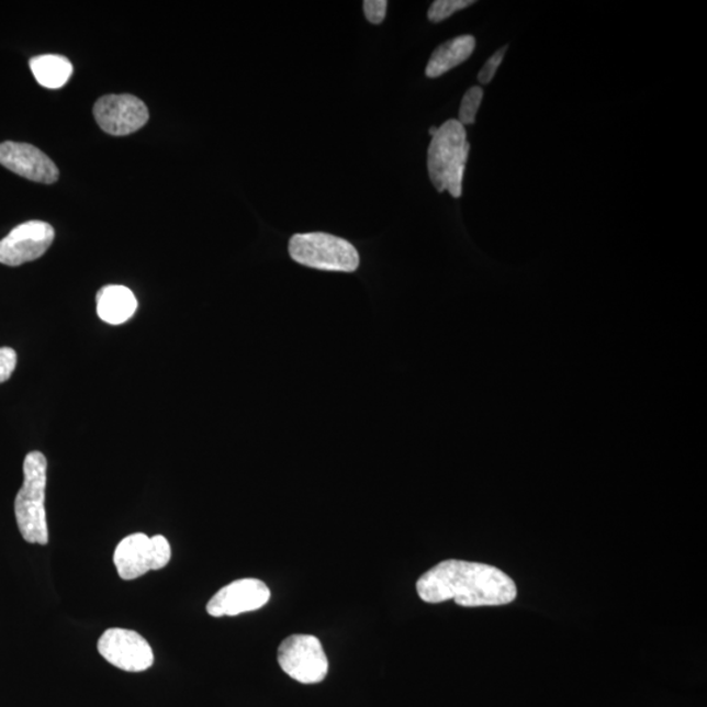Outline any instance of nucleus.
<instances>
[{"label": "nucleus", "instance_id": "4468645a", "mask_svg": "<svg viewBox=\"0 0 707 707\" xmlns=\"http://www.w3.org/2000/svg\"><path fill=\"white\" fill-rule=\"evenodd\" d=\"M30 66L38 83L49 90H58L64 87L72 74L70 60L63 56H54V54L32 58Z\"/></svg>", "mask_w": 707, "mask_h": 707}, {"label": "nucleus", "instance_id": "f03ea898", "mask_svg": "<svg viewBox=\"0 0 707 707\" xmlns=\"http://www.w3.org/2000/svg\"><path fill=\"white\" fill-rule=\"evenodd\" d=\"M469 149L465 127L458 120L438 127L427 153L428 175L438 192L447 190L453 199H460Z\"/></svg>", "mask_w": 707, "mask_h": 707}, {"label": "nucleus", "instance_id": "f3484780", "mask_svg": "<svg viewBox=\"0 0 707 707\" xmlns=\"http://www.w3.org/2000/svg\"><path fill=\"white\" fill-rule=\"evenodd\" d=\"M507 52V46L502 47L498 52L493 54L491 58H489L487 63L482 67L481 71L479 72V81L481 85H489L495 77L496 70H498V67L502 64L503 58H505V54Z\"/></svg>", "mask_w": 707, "mask_h": 707}, {"label": "nucleus", "instance_id": "2eb2a0df", "mask_svg": "<svg viewBox=\"0 0 707 707\" xmlns=\"http://www.w3.org/2000/svg\"><path fill=\"white\" fill-rule=\"evenodd\" d=\"M482 99H484V90L481 87L469 88L460 105L458 121L462 126L474 124Z\"/></svg>", "mask_w": 707, "mask_h": 707}, {"label": "nucleus", "instance_id": "f257e3e1", "mask_svg": "<svg viewBox=\"0 0 707 707\" xmlns=\"http://www.w3.org/2000/svg\"><path fill=\"white\" fill-rule=\"evenodd\" d=\"M426 603L453 601L460 607H498L518 596L515 582L498 568L486 563L447 560L428 570L417 582Z\"/></svg>", "mask_w": 707, "mask_h": 707}, {"label": "nucleus", "instance_id": "6ab92c4d", "mask_svg": "<svg viewBox=\"0 0 707 707\" xmlns=\"http://www.w3.org/2000/svg\"><path fill=\"white\" fill-rule=\"evenodd\" d=\"M18 364L16 351L11 348H0V384L7 382Z\"/></svg>", "mask_w": 707, "mask_h": 707}, {"label": "nucleus", "instance_id": "39448f33", "mask_svg": "<svg viewBox=\"0 0 707 707\" xmlns=\"http://www.w3.org/2000/svg\"><path fill=\"white\" fill-rule=\"evenodd\" d=\"M171 557V546L165 536L134 534L119 543L113 561L121 580L134 581L148 571L165 569Z\"/></svg>", "mask_w": 707, "mask_h": 707}, {"label": "nucleus", "instance_id": "20e7f679", "mask_svg": "<svg viewBox=\"0 0 707 707\" xmlns=\"http://www.w3.org/2000/svg\"><path fill=\"white\" fill-rule=\"evenodd\" d=\"M292 260L317 270L352 273L359 267L358 250L341 237L323 233L298 234L291 237Z\"/></svg>", "mask_w": 707, "mask_h": 707}, {"label": "nucleus", "instance_id": "9b49d317", "mask_svg": "<svg viewBox=\"0 0 707 707\" xmlns=\"http://www.w3.org/2000/svg\"><path fill=\"white\" fill-rule=\"evenodd\" d=\"M0 165L31 181L54 183L59 171L45 153L29 143H0Z\"/></svg>", "mask_w": 707, "mask_h": 707}, {"label": "nucleus", "instance_id": "6e6552de", "mask_svg": "<svg viewBox=\"0 0 707 707\" xmlns=\"http://www.w3.org/2000/svg\"><path fill=\"white\" fill-rule=\"evenodd\" d=\"M56 233L49 223L31 221L13 228L0 240V263L7 267L35 261L50 248Z\"/></svg>", "mask_w": 707, "mask_h": 707}, {"label": "nucleus", "instance_id": "7ed1b4c3", "mask_svg": "<svg viewBox=\"0 0 707 707\" xmlns=\"http://www.w3.org/2000/svg\"><path fill=\"white\" fill-rule=\"evenodd\" d=\"M47 461L44 453L33 451L24 459V482L15 498V516L20 534L30 543L46 546L47 529L45 491Z\"/></svg>", "mask_w": 707, "mask_h": 707}, {"label": "nucleus", "instance_id": "dca6fc26", "mask_svg": "<svg viewBox=\"0 0 707 707\" xmlns=\"http://www.w3.org/2000/svg\"><path fill=\"white\" fill-rule=\"evenodd\" d=\"M472 4H474L472 0H437L428 10L427 18L433 23H440Z\"/></svg>", "mask_w": 707, "mask_h": 707}, {"label": "nucleus", "instance_id": "423d86ee", "mask_svg": "<svg viewBox=\"0 0 707 707\" xmlns=\"http://www.w3.org/2000/svg\"><path fill=\"white\" fill-rule=\"evenodd\" d=\"M278 663L291 678L302 684H318L328 675L329 663L318 638L294 635L278 649Z\"/></svg>", "mask_w": 707, "mask_h": 707}, {"label": "nucleus", "instance_id": "1a4fd4ad", "mask_svg": "<svg viewBox=\"0 0 707 707\" xmlns=\"http://www.w3.org/2000/svg\"><path fill=\"white\" fill-rule=\"evenodd\" d=\"M93 115L98 125L115 137L138 132L149 119L147 105L133 94H108L99 99Z\"/></svg>", "mask_w": 707, "mask_h": 707}, {"label": "nucleus", "instance_id": "a211bd4d", "mask_svg": "<svg viewBox=\"0 0 707 707\" xmlns=\"http://www.w3.org/2000/svg\"><path fill=\"white\" fill-rule=\"evenodd\" d=\"M386 7H389L386 0H366L363 11L367 20L371 24H382L386 15Z\"/></svg>", "mask_w": 707, "mask_h": 707}, {"label": "nucleus", "instance_id": "9d476101", "mask_svg": "<svg viewBox=\"0 0 707 707\" xmlns=\"http://www.w3.org/2000/svg\"><path fill=\"white\" fill-rule=\"evenodd\" d=\"M270 601V590L260 580L246 577L227 584L207 603V614L213 617L237 616L261 609Z\"/></svg>", "mask_w": 707, "mask_h": 707}, {"label": "nucleus", "instance_id": "f8f14e48", "mask_svg": "<svg viewBox=\"0 0 707 707\" xmlns=\"http://www.w3.org/2000/svg\"><path fill=\"white\" fill-rule=\"evenodd\" d=\"M98 315L103 322L120 325L131 319L137 311V298L125 285L109 284L98 292Z\"/></svg>", "mask_w": 707, "mask_h": 707}, {"label": "nucleus", "instance_id": "ddd939ff", "mask_svg": "<svg viewBox=\"0 0 707 707\" xmlns=\"http://www.w3.org/2000/svg\"><path fill=\"white\" fill-rule=\"evenodd\" d=\"M475 47L473 36L464 35L454 37L435 49L426 67V77L439 78L454 67L465 63L472 56Z\"/></svg>", "mask_w": 707, "mask_h": 707}, {"label": "nucleus", "instance_id": "aec40b11", "mask_svg": "<svg viewBox=\"0 0 707 707\" xmlns=\"http://www.w3.org/2000/svg\"><path fill=\"white\" fill-rule=\"evenodd\" d=\"M437 132H438V127H431L430 132L428 133H430L431 137H434V135L437 134Z\"/></svg>", "mask_w": 707, "mask_h": 707}, {"label": "nucleus", "instance_id": "0eeeda50", "mask_svg": "<svg viewBox=\"0 0 707 707\" xmlns=\"http://www.w3.org/2000/svg\"><path fill=\"white\" fill-rule=\"evenodd\" d=\"M98 650L108 663L122 671L143 672L154 664L152 646L134 630L108 629L99 639Z\"/></svg>", "mask_w": 707, "mask_h": 707}]
</instances>
